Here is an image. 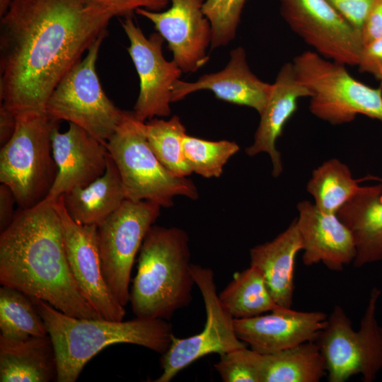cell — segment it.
Returning a JSON list of instances; mask_svg holds the SVG:
<instances>
[{
  "label": "cell",
  "mask_w": 382,
  "mask_h": 382,
  "mask_svg": "<svg viewBox=\"0 0 382 382\" xmlns=\"http://www.w3.org/2000/svg\"><path fill=\"white\" fill-rule=\"evenodd\" d=\"M138 125L156 157L171 173L178 177L192 173L183 150L186 129L178 116L168 120L156 117L146 122L138 120Z\"/></svg>",
  "instance_id": "obj_28"
},
{
  "label": "cell",
  "mask_w": 382,
  "mask_h": 382,
  "mask_svg": "<svg viewBox=\"0 0 382 382\" xmlns=\"http://www.w3.org/2000/svg\"><path fill=\"white\" fill-rule=\"evenodd\" d=\"M219 297L234 319L253 318L282 307L274 301L261 272L252 265L235 273Z\"/></svg>",
  "instance_id": "obj_26"
},
{
  "label": "cell",
  "mask_w": 382,
  "mask_h": 382,
  "mask_svg": "<svg viewBox=\"0 0 382 382\" xmlns=\"http://www.w3.org/2000/svg\"><path fill=\"white\" fill-rule=\"evenodd\" d=\"M51 139L58 172L46 200L55 202L71 190L90 184L105 171L109 155L105 144L81 127L69 123L68 129L60 132L57 125Z\"/></svg>",
  "instance_id": "obj_16"
},
{
  "label": "cell",
  "mask_w": 382,
  "mask_h": 382,
  "mask_svg": "<svg viewBox=\"0 0 382 382\" xmlns=\"http://www.w3.org/2000/svg\"><path fill=\"white\" fill-rule=\"evenodd\" d=\"M310 96L308 89L298 80L292 62L285 63L272 83L265 107L260 114L253 142L245 150L249 156L267 154L274 178L283 172L281 154L276 147L277 140L282 135L285 124L296 111L298 100Z\"/></svg>",
  "instance_id": "obj_20"
},
{
  "label": "cell",
  "mask_w": 382,
  "mask_h": 382,
  "mask_svg": "<svg viewBox=\"0 0 382 382\" xmlns=\"http://www.w3.org/2000/svg\"><path fill=\"white\" fill-rule=\"evenodd\" d=\"M129 293L136 318L169 320L192 300L189 237L178 227L153 225L146 235Z\"/></svg>",
  "instance_id": "obj_4"
},
{
  "label": "cell",
  "mask_w": 382,
  "mask_h": 382,
  "mask_svg": "<svg viewBox=\"0 0 382 382\" xmlns=\"http://www.w3.org/2000/svg\"><path fill=\"white\" fill-rule=\"evenodd\" d=\"M325 374L316 341L262 354V382H318Z\"/></svg>",
  "instance_id": "obj_25"
},
{
  "label": "cell",
  "mask_w": 382,
  "mask_h": 382,
  "mask_svg": "<svg viewBox=\"0 0 382 382\" xmlns=\"http://www.w3.org/2000/svg\"><path fill=\"white\" fill-rule=\"evenodd\" d=\"M357 66L360 72L373 75L382 86V38L362 47Z\"/></svg>",
  "instance_id": "obj_34"
},
{
  "label": "cell",
  "mask_w": 382,
  "mask_h": 382,
  "mask_svg": "<svg viewBox=\"0 0 382 382\" xmlns=\"http://www.w3.org/2000/svg\"><path fill=\"white\" fill-rule=\"evenodd\" d=\"M117 16H128L138 8L158 11L167 6L170 0H107Z\"/></svg>",
  "instance_id": "obj_36"
},
{
  "label": "cell",
  "mask_w": 382,
  "mask_h": 382,
  "mask_svg": "<svg viewBox=\"0 0 382 382\" xmlns=\"http://www.w3.org/2000/svg\"><path fill=\"white\" fill-rule=\"evenodd\" d=\"M381 183L360 186L337 215L351 231L355 246L354 267L382 260V178L366 176Z\"/></svg>",
  "instance_id": "obj_21"
},
{
  "label": "cell",
  "mask_w": 382,
  "mask_h": 382,
  "mask_svg": "<svg viewBox=\"0 0 382 382\" xmlns=\"http://www.w3.org/2000/svg\"><path fill=\"white\" fill-rule=\"evenodd\" d=\"M17 123L16 116L0 106V144L4 145L13 136Z\"/></svg>",
  "instance_id": "obj_38"
},
{
  "label": "cell",
  "mask_w": 382,
  "mask_h": 382,
  "mask_svg": "<svg viewBox=\"0 0 382 382\" xmlns=\"http://www.w3.org/2000/svg\"><path fill=\"white\" fill-rule=\"evenodd\" d=\"M321 311H299L280 307L270 314L234 319L238 338L250 349L267 354L316 341L327 323Z\"/></svg>",
  "instance_id": "obj_17"
},
{
  "label": "cell",
  "mask_w": 382,
  "mask_h": 382,
  "mask_svg": "<svg viewBox=\"0 0 382 382\" xmlns=\"http://www.w3.org/2000/svg\"><path fill=\"white\" fill-rule=\"evenodd\" d=\"M192 273L204 303V329L185 338L173 335L168 349L162 354V373L155 382H170L183 369L209 354L221 355L246 347L236 335L234 318L219 299L213 270L192 264Z\"/></svg>",
  "instance_id": "obj_11"
},
{
  "label": "cell",
  "mask_w": 382,
  "mask_h": 382,
  "mask_svg": "<svg viewBox=\"0 0 382 382\" xmlns=\"http://www.w3.org/2000/svg\"><path fill=\"white\" fill-rule=\"evenodd\" d=\"M0 282L70 316L102 318L74 278L54 202L18 208L1 232Z\"/></svg>",
  "instance_id": "obj_2"
},
{
  "label": "cell",
  "mask_w": 382,
  "mask_h": 382,
  "mask_svg": "<svg viewBox=\"0 0 382 382\" xmlns=\"http://www.w3.org/2000/svg\"><path fill=\"white\" fill-rule=\"evenodd\" d=\"M105 36L101 35L86 57L62 78L45 108L47 115L54 121L74 123L105 144L125 115L106 96L96 73V63Z\"/></svg>",
  "instance_id": "obj_9"
},
{
  "label": "cell",
  "mask_w": 382,
  "mask_h": 382,
  "mask_svg": "<svg viewBox=\"0 0 382 382\" xmlns=\"http://www.w3.org/2000/svg\"><path fill=\"white\" fill-rule=\"evenodd\" d=\"M302 248L295 219L272 241L250 250V265L261 272L272 296L280 306L291 307L296 257Z\"/></svg>",
  "instance_id": "obj_22"
},
{
  "label": "cell",
  "mask_w": 382,
  "mask_h": 382,
  "mask_svg": "<svg viewBox=\"0 0 382 382\" xmlns=\"http://www.w3.org/2000/svg\"><path fill=\"white\" fill-rule=\"evenodd\" d=\"M183 150L192 173L211 178L221 175L224 166L239 151V146L235 141H209L187 134Z\"/></svg>",
  "instance_id": "obj_30"
},
{
  "label": "cell",
  "mask_w": 382,
  "mask_h": 382,
  "mask_svg": "<svg viewBox=\"0 0 382 382\" xmlns=\"http://www.w3.org/2000/svg\"><path fill=\"white\" fill-rule=\"evenodd\" d=\"M281 14L291 30L322 57L357 66L360 35L328 0H279Z\"/></svg>",
  "instance_id": "obj_12"
},
{
  "label": "cell",
  "mask_w": 382,
  "mask_h": 382,
  "mask_svg": "<svg viewBox=\"0 0 382 382\" xmlns=\"http://www.w3.org/2000/svg\"><path fill=\"white\" fill-rule=\"evenodd\" d=\"M114 16L107 0H1V106L46 114L54 88Z\"/></svg>",
  "instance_id": "obj_1"
},
{
  "label": "cell",
  "mask_w": 382,
  "mask_h": 382,
  "mask_svg": "<svg viewBox=\"0 0 382 382\" xmlns=\"http://www.w3.org/2000/svg\"><path fill=\"white\" fill-rule=\"evenodd\" d=\"M381 291L371 289L358 330L344 309L336 305L316 343L325 359L329 382H345L355 375L374 381L382 369V327L376 319Z\"/></svg>",
  "instance_id": "obj_8"
},
{
  "label": "cell",
  "mask_w": 382,
  "mask_h": 382,
  "mask_svg": "<svg viewBox=\"0 0 382 382\" xmlns=\"http://www.w3.org/2000/svg\"><path fill=\"white\" fill-rule=\"evenodd\" d=\"M359 35L362 45L382 38V0H378L365 19Z\"/></svg>",
  "instance_id": "obj_35"
},
{
  "label": "cell",
  "mask_w": 382,
  "mask_h": 382,
  "mask_svg": "<svg viewBox=\"0 0 382 382\" xmlns=\"http://www.w3.org/2000/svg\"><path fill=\"white\" fill-rule=\"evenodd\" d=\"M330 4L359 33L378 0H328Z\"/></svg>",
  "instance_id": "obj_33"
},
{
  "label": "cell",
  "mask_w": 382,
  "mask_h": 382,
  "mask_svg": "<svg viewBox=\"0 0 382 382\" xmlns=\"http://www.w3.org/2000/svg\"><path fill=\"white\" fill-rule=\"evenodd\" d=\"M262 354L246 347L220 355L214 368L224 382H262Z\"/></svg>",
  "instance_id": "obj_32"
},
{
  "label": "cell",
  "mask_w": 382,
  "mask_h": 382,
  "mask_svg": "<svg viewBox=\"0 0 382 382\" xmlns=\"http://www.w3.org/2000/svg\"><path fill=\"white\" fill-rule=\"evenodd\" d=\"M161 207L147 201L126 199L98 226L103 273L115 299L129 302V282L135 257L161 214Z\"/></svg>",
  "instance_id": "obj_10"
},
{
  "label": "cell",
  "mask_w": 382,
  "mask_h": 382,
  "mask_svg": "<svg viewBox=\"0 0 382 382\" xmlns=\"http://www.w3.org/2000/svg\"><path fill=\"white\" fill-rule=\"evenodd\" d=\"M245 1L204 0L202 11L211 25V48L225 46L235 38Z\"/></svg>",
  "instance_id": "obj_31"
},
{
  "label": "cell",
  "mask_w": 382,
  "mask_h": 382,
  "mask_svg": "<svg viewBox=\"0 0 382 382\" xmlns=\"http://www.w3.org/2000/svg\"><path fill=\"white\" fill-rule=\"evenodd\" d=\"M16 203L13 193L5 184L0 185V231L5 230L11 224L15 212L13 205Z\"/></svg>",
  "instance_id": "obj_37"
},
{
  "label": "cell",
  "mask_w": 382,
  "mask_h": 382,
  "mask_svg": "<svg viewBox=\"0 0 382 382\" xmlns=\"http://www.w3.org/2000/svg\"><path fill=\"white\" fill-rule=\"evenodd\" d=\"M272 83L260 80L250 70L245 50L233 49L226 66L221 71L201 76L193 82L176 81L172 91V103L201 90H209L216 98L247 106L260 114L270 96Z\"/></svg>",
  "instance_id": "obj_19"
},
{
  "label": "cell",
  "mask_w": 382,
  "mask_h": 382,
  "mask_svg": "<svg viewBox=\"0 0 382 382\" xmlns=\"http://www.w3.org/2000/svg\"><path fill=\"white\" fill-rule=\"evenodd\" d=\"M11 138L0 150V182L13 193L18 208L46 199L58 169L52 155V132L57 122L47 114H22Z\"/></svg>",
  "instance_id": "obj_5"
},
{
  "label": "cell",
  "mask_w": 382,
  "mask_h": 382,
  "mask_svg": "<svg viewBox=\"0 0 382 382\" xmlns=\"http://www.w3.org/2000/svg\"><path fill=\"white\" fill-rule=\"evenodd\" d=\"M0 336L10 340L48 335L31 297L5 285L0 288Z\"/></svg>",
  "instance_id": "obj_29"
},
{
  "label": "cell",
  "mask_w": 382,
  "mask_h": 382,
  "mask_svg": "<svg viewBox=\"0 0 382 382\" xmlns=\"http://www.w3.org/2000/svg\"><path fill=\"white\" fill-rule=\"evenodd\" d=\"M359 181L353 178L345 163L337 158H330L313 170L306 189L318 209L337 214L359 190Z\"/></svg>",
  "instance_id": "obj_27"
},
{
  "label": "cell",
  "mask_w": 382,
  "mask_h": 382,
  "mask_svg": "<svg viewBox=\"0 0 382 382\" xmlns=\"http://www.w3.org/2000/svg\"><path fill=\"white\" fill-rule=\"evenodd\" d=\"M66 210L81 225L98 226L126 199L122 181L110 154L104 173L84 187L62 195Z\"/></svg>",
  "instance_id": "obj_24"
},
{
  "label": "cell",
  "mask_w": 382,
  "mask_h": 382,
  "mask_svg": "<svg viewBox=\"0 0 382 382\" xmlns=\"http://www.w3.org/2000/svg\"><path fill=\"white\" fill-rule=\"evenodd\" d=\"M42 316L55 350L58 382H74L85 365L105 347L125 343L163 354L173 337L172 325L163 319L116 321L66 315L31 297Z\"/></svg>",
  "instance_id": "obj_3"
},
{
  "label": "cell",
  "mask_w": 382,
  "mask_h": 382,
  "mask_svg": "<svg viewBox=\"0 0 382 382\" xmlns=\"http://www.w3.org/2000/svg\"><path fill=\"white\" fill-rule=\"evenodd\" d=\"M105 146L119 170L126 199L151 201L163 208L172 207L177 196L197 199L195 183L174 175L156 157L133 112L125 111Z\"/></svg>",
  "instance_id": "obj_7"
},
{
  "label": "cell",
  "mask_w": 382,
  "mask_h": 382,
  "mask_svg": "<svg viewBox=\"0 0 382 382\" xmlns=\"http://www.w3.org/2000/svg\"><path fill=\"white\" fill-rule=\"evenodd\" d=\"M57 379L56 354L49 335L24 340L0 336L1 382H50Z\"/></svg>",
  "instance_id": "obj_23"
},
{
  "label": "cell",
  "mask_w": 382,
  "mask_h": 382,
  "mask_svg": "<svg viewBox=\"0 0 382 382\" xmlns=\"http://www.w3.org/2000/svg\"><path fill=\"white\" fill-rule=\"evenodd\" d=\"M170 1L164 11L138 8L136 13L153 23L183 72H196L209 59L207 49L211 45L212 28L202 11L204 0Z\"/></svg>",
  "instance_id": "obj_15"
},
{
  "label": "cell",
  "mask_w": 382,
  "mask_h": 382,
  "mask_svg": "<svg viewBox=\"0 0 382 382\" xmlns=\"http://www.w3.org/2000/svg\"><path fill=\"white\" fill-rule=\"evenodd\" d=\"M298 80L311 93L309 110L331 125L352 122L357 115L382 121V86L355 79L345 65L305 51L292 62Z\"/></svg>",
  "instance_id": "obj_6"
},
{
  "label": "cell",
  "mask_w": 382,
  "mask_h": 382,
  "mask_svg": "<svg viewBox=\"0 0 382 382\" xmlns=\"http://www.w3.org/2000/svg\"><path fill=\"white\" fill-rule=\"evenodd\" d=\"M129 40L127 51L139 79V92L133 114L145 122L156 117L169 116L172 91L183 71L163 53L164 39L158 33L146 37L130 17L122 23Z\"/></svg>",
  "instance_id": "obj_13"
},
{
  "label": "cell",
  "mask_w": 382,
  "mask_h": 382,
  "mask_svg": "<svg viewBox=\"0 0 382 382\" xmlns=\"http://www.w3.org/2000/svg\"><path fill=\"white\" fill-rule=\"evenodd\" d=\"M296 208L304 265L323 262L330 270L340 272L353 262L356 256L353 236L336 214L324 212L308 200L299 202Z\"/></svg>",
  "instance_id": "obj_18"
},
{
  "label": "cell",
  "mask_w": 382,
  "mask_h": 382,
  "mask_svg": "<svg viewBox=\"0 0 382 382\" xmlns=\"http://www.w3.org/2000/svg\"><path fill=\"white\" fill-rule=\"evenodd\" d=\"M54 205L62 223L69 265L80 290L102 318L123 320L125 306L112 295L103 273L98 226L76 223L66 210L62 195Z\"/></svg>",
  "instance_id": "obj_14"
}]
</instances>
